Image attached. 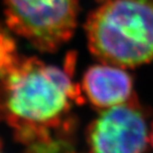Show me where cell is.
Segmentation results:
<instances>
[{"instance_id": "6da1fadb", "label": "cell", "mask_w": 153, "mask_h": 153, "mask_svg": "<svg viewBox=\"0 0 153 153\" xmlns=\"http://www.w3.org/2000/svg\"><path fill=\"white\" fill-rule=\"evenodd\" d=\"M75 57L64 68L17 57L0 76V116L25 153H74L75 105L84 103L73 81Z\"/></svg>"}, {"instance_id": "7a4b0ae2", "label": "cell", "mask_w": 153, "mask_h": 153, "mask_svg": "<svg viewBox=\"0 0 153 153\" xmlns=\"http://www.w3.org/2000/svg\"><path fill=\"white\" fill-rule=\"evenodd\" d=\"M85 29L88 49L100 62L134 68L153 60V0H105Z\"/></svg>"}, {"instance_id": "3957f363", "label": "cell", "mask_w": 153, "mask_h": 153, "mask_svg": "<svg viewBox=\"0 0 153 153\" xmlns=\"http://www.w3.org/2000/svg\"><path fill=\"white\" fill-rule=\"evenodd\" d=\"M8 28L43 53H53L73 37L76 0H3Z\"/></svg>"}, {"instance_id": "277c9868", "label": "cell", "mask_w": 153, "mask_h": 153, "mask_svg": "<svg viewBox=\"0 0 153 153\" xmlns=\"http://www.w3.org/2000/svg\"><path fill=\"white\" fill-rule=\"evenodd\" d=\"M147 114L135 97L105 108L87 130L91 153H143L149 143Z\"/></svg>"}, {"instance_id": "5b68a950", "label": "cell", "mask_w": 153, "mask_h": 153, "mask_svg": "<svg viewBox=\"0 0 153 153\" xmlns=\"http://www.w3.org/2000/svg\"><path fill=\"white\" fill-rule=\"evenodd\" d=\"M82 91L97 108H108L128 102L133 97V82L122 68L96 65L85 71Z\"/></svg>"}, {"instance_id": "8992f818", "label": "cell", "mask_w": 153, "mask_h": 153, "mask_svg": "<svg viewBox=\"0 0 153 153\" xmlns=\"http://www.w3.org/2000/svg\"><path fill=\"white\" fill-rule=\"evenodd\" d=\"M17 57L14 40L0 31V76L16 61Z\"/></svg>"}, {"instance_id": "52a82bcc", "label": "cell", "mask_w": 153, "mask_h": 153, "mask_svg": "<svg viewBox=\"0 0 153 153\" xmlns=\"http://www.w3.org/2000/svg\"><path fill=\"white\" fill-rule=\"evenodd\" d=\"M149 142H150L151 145L153 146V123H152V128L150 130V133H149Z\"/></svg>"}, {"instance_id": "ba28073f", "label": "cell", "mask_w": 153, "mask_h": 153, "mask_svg": "<svg viewBox=\"0 0 153 153\" xmlns=\"http://www.w3.org/2000/svg\"><path fill=\"white\" fill-rule=\"evenodd\" d=\"M0 147H1V145H0ZM0 153H2V152H0Z\"/></svg>"}]
</instances>
